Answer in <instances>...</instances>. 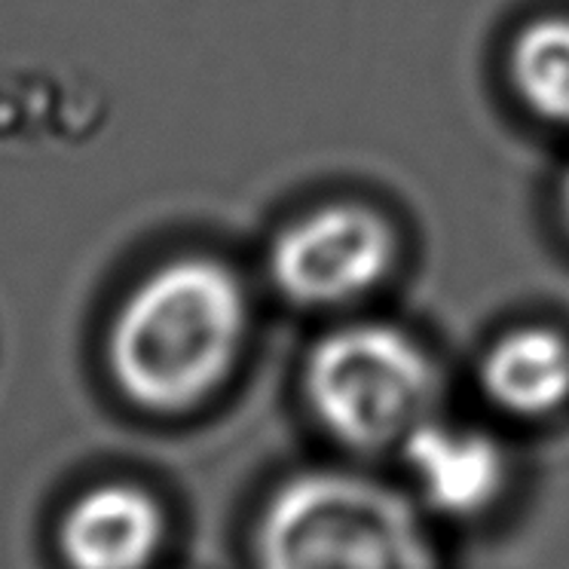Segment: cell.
<instances>
[{"instance_id": "obj_9", "label": "cell", "mask_w": 569, "mask_h": 569, "mask_svg": "<svg viewBox=\"0 0 569 569\" xmlns=\"http://www.w3.org/2000/svg\"><path fill=\"white\" fill-rule=\"evenodd\" d=\"M557 209H560V218L569 227V166L567 172L560 174V184H557Z\"/></svg>"}, {"instance_id": "obj_8", "label": "cell", "mask_w": 569, "mask_h": 569, "mask_svg": "<svg viewBox=\"0 0 569 569\" xmlns=\"http://www.w3.org/2000/svg\"><path fill=\"white\" fill-rule=\"evenodd\" d=\"M508 80L542 123L569 129V16H539L508 47Z\"/></svg>"}, {"instance_id": "obj_2", "label": "cell", "mask_w": 569, "mask_h": 569, "mask_svg": "<svg viewBox=\"0 0 569 569\" xmlns=\"http://www.w3.org/2000/svg\"><path fill=\"white\" fill-rule=\"evenodd\" d=\"M251 569H441L426 508L349 469L284 478L260 506Z\"/></svg>"}, {"instance_id": "obj_4", "label": "cell", "mask_w": 569, "mask_h": 569, "mask_svg": "<svg viewBox=\"0 0 569 569\" xmlns=\"http://www.w3.org/2000/svg\"><path fill=\"white\" fill-rule=\"evenodd\" d=\"M398 263V233L365 202H328L272 239L270 276L298 307H343L371 295Z\"/></svg>"}, {"instance_id": "obj_1", "label": "cell", "mask_w": 569, "mask_h": 569, "mask_svg": "<svg viewBox=\"0 0 569 569\" xmlns=\"http://www.w3.org/2000/svg\"><path fill=\"white\" fill-rule=\"evenodd\" d=\"M248 295L214 258L162 263L129 291L108 331V368L129 405L187 413L233 373L248 340Z\"/></svg>"}, {"instance_id": "obj_5", "label": "cell", "mask_w": 569, "mask_h": 569, "mask_svg": "<svg viewBox=\"0 0 569 569\" xmlns=\"http://www.w3.org/2000/svg\"><path fill=\"white\" fill-rule=\"evenodd\" d=\"M172 532L169 508L144 483L101 481L62 508L52 551L62 569H160Z\"/></svg>"}, {"instance_id": "obj_6", "label": "cell", "mask_w": 569, "mask_h": 569, "mask_svg": "<svg viewBox=\"0 0 569 569\" xmlns=\"http://www.w3.org/2000/svg\"><path fill=\"white\" fill-rule=\"evenodd\" d=\"M417 502L450 520L481 518L499 506L511 481L506 447L493 435L432 417L398 447Z\"/></svg>"}, {"instance_id": "obj_3", "label": "cell", "mask_w": 569, "mask_h": 569, "mask_svg": "<svg viewBox=\"0 0 569 569\" xmlns=\"http://www.w3.org/2000/svg\"><path fill=\"white\" fill-rule=\"evenodd\" d=\"M312 417L337 445L380 453L435 417L441 392L432 356L389 322L340 325L312 347L303 368Z\"/></svg>"}, {"instance_id": "obj_7", "label": "cell", "mask_w": 569, "mask_h": 569, "mask_svg": "<svg viewBox=\"0 0 569 569\" xmlns=\"http://www.w3.org/2000/svg\"><path fill=\"white\" fill-rule=\"evenodd\" d=\"M483 396L520 420H545L569 405V337L548 325L499 335L481 359Z\"/></svg>"}]
</instances>
